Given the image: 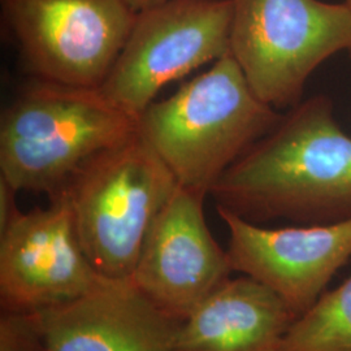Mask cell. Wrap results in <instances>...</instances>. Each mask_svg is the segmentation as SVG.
<instances>
[{"instance_id": "cell-1", "label": "cell", "mask_w": 351, "mask_h": 351, "mask_svg": "<svg viewBox=\"0 0 351 351\" xmlns=\"http://www.w3.org/2000/svg\"><path fill=\"white\" fill-rule=\"evenodd\" d=\"M210 195L251 223L328 224L351 217V136L332 101L315 95L282 113Z\"/></svg>"}, {"instance_id": "cell-2", "label": "cell", "mask_w": 351, "mask_h": 351, "mask_svg": "<svg viewBox=\"0 0 351 351\" xmlns=\"http://www.w3.org/2000/svg\"><path fill=\"white\" fill-rule=\"evenodd\" d=\"M137 133L138 119L99 88L34 77L1 113L0 177L52 199L93 158Z\"/></svg>"}, {"instance_id": "cell-3", "label": "cell", "mask_w": 351, "mask_h": 351, "mask_svg": "<svg viewBox=\"0 0 351 351\" xmlns=\"http://www.w3.org/2000/svg\"><path fill=\"white\" fill-rule=\"evenodd\" d=\"M281 114L256 97L229 52L173 95L152 101L139 116L138 133L180 186L207 197Z\"/></svg>"}, {"instance_id": "cell-4", "label": "cell", "mask_w": 351, "mask_h": 351, "mask_svg": "<svg viewBox=\"0 0 351 351\" xmlns=\"http://www.w3.org/2000/svg\"><path fill=\"white\" fill-rule=\"evenodd\" d=\"M178 182L139 133L103 151L72 178L65 194L78 239L107 278H130L158 215Z\"/></svg>"}, {"instance_id": "cell-5", "label": "cell", "mask_w": 351, "mask_h": 351, "mask_svg": "<svg viewBox=\"0 0 351 351\" xmlns=\"http://www.w3.org/2000/svg\"><path fill=\"white\" fill-rule=\"evenodd\" d=\"M229 52L256 97L276 110L302 101L308 78L351 52V7L324 0H232Z\"/></svg>"}, {"instance_id": "cell-6", "label": "cell", "mask_w": 351, "mask_h": 351, "mask_svg": "<svg viewBox=\"0 0 351 351\" xmlns=\"http://www.w3.org/2000/svg\"><path fill=\"white\" fill-rule=\"evenodd\" d=\"M232 16V0H168L139 11L99 90L139 119L168 84L229 53Z\"/></svg>"}, {"instance_id": "cell-7", "label": "cell", "mask_w": 351, "mask_h": 351, "mask_svg": "<svg viewBox=\"0 0 351 351\" xmlns=\"http://www.w3.org/2000/svg\"><path fill=\"white\" fill-rule=\"evenodd\" d=\"M1 20L36 78L99 88L137 19L126 0H0Z\"/></svg>"}, {"instance_id": "cell-8", "label": "cell", "mask_w": 351, "mask_h": 351, "mask_svg": "<svg viewBox=\"0 0 351 351\" xmlns=\"http://www.w3.org/2000/svg\"><path fill=\"white\" fill-rule=\"evenodd\" d=\"M104 278L81 245L65 194L45 208L20 211L0 232L3 313H39L75 300Z\"/></svg>"}, {"instance_id": "cell-9", "label": "cell", "mask_w": 351, "mask_h": 351, "mask_svg": "<svg viewBox=\"0 0 351 351\" xmlns=\"http://www.w3.org/2000/svg\"><path fill=\"white\" fill-rule=\"evenodd\" d=\"M229 232L233 272L263 284L298 317L351 259V217L328 224L267 228L216 206Z\"/></svg>"}, {"instance_id": "cell-10", "label": "cell", "mask_w": 351, "mask_h": 351, "mask_svg": "<svg viewBox=\"0 0 351 351\" xmlns=\"http://www.w3.org/2000/svg\"><path fill=\"white\" fill-rule=\"evenodd\" d=\"M204 198L177 188L151 226L130 277L156 307L181 323L233 274L228 251L207 226Z\"/></svg>"}, {"instance_id": "cell-11", "label": "cell", "mask_w": 351, "mask_h": 351, "mask_svg": "<svg viewBox=\"0 0 351 351\" xmlns=\"http://www.w3.org/2000/svg\"><path fill=\"white\" fill-rule=\"evenodd\" d=\"M37 315L46 351H173L181 322L132 278H104L88 293Z\"/></svg>"}, {"instance_id": "cell-12", "label": "cell", "mask_w": 351, "mask_h": 351, "mask_svg": "<svg viewBox=\"0 0 351 351\" xmlns=\"http://www.w3.org/2000/svg\"><path fill=\"white\" fill-rule=\"evenodd\" d=\"M295 319L263 284L229 277L181 323L173 351H280Z\"/></svg>"}, {"instance_id": "cell-13", "label": "cell", "mask_w": 351, "mask_h": 351, "mask_svg": "<svg viewBox=\"0 0 351 351\" xmlns=\"http://www.w3.org/2000/svg\"><path fill=\"white\" fill-rule=\"evenodd\" d=\"M280 351H351V276L291 323Z\"/></svg>"}, {"instance_id": "cell-14", "label": "cell", "mask_w": 351, "mask_h": 351, "mask_svg": "<svg viewBox=\"0 0 351 351\" xmlns=\"http://www.w3.org/2000/svg\"><path fill=\"white\" fill-rule=\"evenodd\" d=\"M0 351H46L37 315L1 313Z\"/></svg>"}, {"instance_id": "cell-15", "label": "cell", "mask_w": 351, "mask_h": 351, "mask_svg": "<svg viewBox=\"0 0 351 351\" xmlns=\"http://www.w3.org/2000/svg\"><path fill=\"white\" fill-rule=\"evenodd\" d=\"M17 193L19 191L7 180L0 177V232L10 226L20 213L16 203Z\"/></svg>"}, {"instance_id": "cell-16", "label": "cell", "mask_w": 351, "mask_h": 351, "mask_svg": "<svg viewBox=\"0 0 351 351\" xmlns=\"http://www.w3.org/2000/svg\"><path fill=\"white\" fill-rule=\"evenodd\" d=\"M165 1H168V0H126V3H128L136 12L147 10V8H151V7H155V5L162 4V3H165Z\"/></svg>"}, {"instance_id": "cell-17", "label": "cell", "mask_w": 351, "mask_h": 351, "mask_svg": "<svg viewBox=\"0 0 351 351\" xmlns=\"http://www.w3.org/2000/svg\"><path fill=\"white\" fill-rule=\"evenodd\" d=\"M343 3H346L348 5H350L351 7V0H343Z\"/></svg>"}]
</instances>
